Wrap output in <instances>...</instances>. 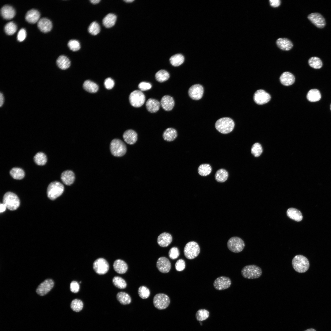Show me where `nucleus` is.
<instances>
[{"label":"nucleus","instance_id":"f704fd0d","mask_svg":"<svg viewBox=\"0 0 331 331\" xmlns=\"http://www.w3.org/2000/svg\"><path fill=\"white\" fill-rule=\"evenodd\" d=\"M228 177V173L225 169H221L218 170L215 175L216 180L219 182L225 181Z\"/></svg>","mask_w":331,"mask_h":331},{"label":"nucleus","instance_id":"6e6d98bb","mask_svg":"<svg viewBox=\"0 0 331 331\" xmlns=\"http://www.w3.org/2000/svg\"><path fill=\"white\" fill-rule=\"evenodd\" d=\"M79 285L77 281H73L71 282L70 283V289L72 292L77 293L79 291Z\"/></svg>","mask_w":331,"mask_h":331},{"label":"nucleus","instance_id":"72a5a7b5","mask_svg":"<svg viewBox=\"0 0 331 331\" xmlns=\"http://www.w3.org/2000/svg\"><path fill=\"white\" fill-rule=\"evenodd\" d=\"M117 300L122 304L126 305L129 304L131 302V298L127 293L124 292H118L116 296Z\"/></svg>","mask_w":331,"mask_h":331},{"label":"nucleus","instance_id":"338daca9","mask_svg":"<svg viewBox=\"0 0 331 331\" xmlns=\"http://www.w3.org/2000/svg\"><path fill=\"white\" fill-rule=\"evenodd\" d=\"M330 110H331V104H330Z\"/></svg>","mask_w":331,"mask_h":331},{"label":"nucleus","instance_id":"423d86ee","mask_svg":"<svg viewBox=\"0 0 331 331\" xmlns=\"http://www.w3.org/2000/svg\"><path fill=\"white\" fill-rule=\"evenodd\" d=\"M110 150L113 156L120 157L125 154L127 148L125 143L122 140L115 139H113L110 143Z\"/></svg>","mask_w":331,"mask_h":331},{"label":"nucleus","instance_id":"20e7f679","mask_svg":"<svg viewBox=\"0 0 331 331\" xmlns=\"http://www.w3.org/2000/svg\"><path fill=\"white\" fill-rule=\"evenodd\" d=\"M64 190V187L62 184L57 181H53L48 186L47 196L50 199L53 200L61 196Z\"/></svg>","mask_w":331,"mask_h":331},{"label":"nucleus","instance_id":"4be33fe9","mask_svg":"<svg viewBox=\"0 0 331 331\" xmlns=\"http://www.w3.org/2000/svg\"><path fill=\"white\" fill-rule=\"evenodd\" d=\"M1 13L2 17L6 20H10L15 16V11L11 6L6 5L3 6L1 10Z\"/></svg>","mask_w":331,"mask_h":331},{"label":"nucleus","instance_id":"49530a36","mask_svg":"<svg viewBox=\"0 0 331 331\" xmlns=\"http://www.w3.org/2000/svg\"><path fill=\"white\" fill-rule=\"evenodd\" d=\"M4 30L5 32L8 35L14 34L17 30L16 25L13 22L8 23L5 25Z\"/></svg>","mask_w":331,"mask_h":331},{"label":"nucleus","instance_id":"5fc2aeb1","mask_svg":"<svg viewBox=\"0 0 331 331\" xmlns=\"http://www.w3.org/2000/svg\"><path fill=\"white\" fill-rule=\"evenodd\" d=\"M152 85L150 83L144 82L140 83L138 85V87L140 91L148 90L150 89Z\"/></svg>","mask_w":331,"mask_h":331},{"label":"nucleus","instance_id":"ea45409f","mask_svg":"<svg viewBox=\"0 0 331 331\" xmlns=\"http://www.w3.org/2000/svg\"><path fill=\"white\" fill-rule=\"evenodd\" d=\"M198 173L201 176H206L211 172L212 168L211 166L207 164L200 165L198 168Z\"/></svg>","mask_w":331,"mask_h":331},{"label":"nucleus","instance_id":"37998d69","mask_svg":"<svg viewBox=\"0 0 331 331\" xmlns=\"http://www.w3.org/2000/svg\"><path fill=\"white\" fill-rule=\"evenodd\" d=\"M70 307L74 311L78 312L80 311L83 307V303L80 299H75L71 302Z\"/></svg>","mask_w":331,"mask_h":331},{"label":"nucleus","instance_id":"5701e85b","mask_svg":"<svg viewBox=\"0 0 331 331\" xmlns=\"http://www.w3.org/2000/svg\"><path fill=\"white\" fill-rule=\"evenodd\" d=\"M40 14L35 9H31L28 11L25 16V19L29 23L34 24L40 20Z\"/></svg>","mask_w":331,"mask_h":331},{"label":"nucleus","instance_id":"09e8293b","mask_svg":"<svg viewBox=\"0 0 331 331\" xmlns=\"http://www.w3.org/2000/svg\"><path fill=\"white\" fill-rule=\"evenodd\" d=\"M138 293L139 296L142 299H146L150 295L149 289L145 286H141L138 288Z\"/></svg>","mask_w":331,"mask_h":331},{"label":"nucleus","instance_id":"69168bd1","mask_svg":"<svg viewBox=\"0 0 331 331\" xmlns=\"http://www.w3.org/2000/svg\"><path fill=\"white\" fill-rule=\"evenodd\" d=\"M124 1L126 2H133V1H134V0H124Z\"/></svg>","mask_w":331,"mask_h":331},{"label":"nucleus","instance_id":"39448f33","mask_svg":"<svg viewBox=\"0 0 331 331\" xmlns=\"http://www.w3.org/2000/svg\"><path fill=\"white\" fill-rule=\"evenodd\" d=\"M3 203L8 209L13 211L17 209L20 204V200L15 194L11 192L6 193L3 197Z\"/></svg>","mask_w":331,"mask_h":331},{"label":"nucleus","instance_id":"a19ab883","mask_svg":"<svg viewBox=\"0 0 331 331\" xmlns=\"http://www.w3.org/2000/svg\"><path fill=\"white\" fill-rule=\"evenodd\" d=\"M309 65L315 69L321 68L322 66V62L319 58L314 56L310 58L308 61Z\"/></svg>","mask_w":331,"mask_h":331},{"label":"nucleus","instance_id":"aec40b11","mask_svg":"<svg viewBox=\"0 0 331 331\" xmlns=\"http://www.w3.org/2000/svg\"><path fill=\"white\" fill-rule=\"evenodd\" d=\"M37 26L40 30L44 33L50 31L52 28L51 22L46 18H42L37 23Z\"/></svg>","mask_w":331,"mask_h":331},{"label":"nucleus","instance_id":"c03bdc74","mask_svg":"<svg viewBox=\"0 0 331 331\" xmlns=\"http://www.w3.org/2000/svg\"><path fill=\"white\" fill-rule=\"evenodd\" d=\"M112 282L114 285L119 289H124L127 286V284L125 281L120 277H114L112 279Z\"/></svg>","mask_w":331,"mask_h":331},{"label":"nucleus","instance_id":"7c9ffc66","mask_svg":"<svg viewBox=\"0 0 331 331\" xmlns=\"http://www.w3.org/2000/svg\"><path fill=\"white\" fill-rule=\"evenodd\" d=\"M116 19L117 17L116 15L112 13H109L103 19L102 23L106 28H110L115 25Z\"/></svg>","mask_w":331,"mask_h":331},{"label":"nucleus","instance_id":"0e129e2a","mask_svg":"<svg viewBox=\"0 0 331 331\" xmlns=\"http://www.w3.org/2000/svg\"><path fill=\"white\" fill-rule=\"evenodd\" d=\"M304 331H316L315 329L313 328L308 329Z\"/></svg>","mask_w":331,"mask_h":331},{"label":"nucleus","instance_id":"0eeeda50","mask_svg":"<svg viewBox=\"0 0 331 331\" xmlns=\"http://www.w3.org/2000/svg\"><path fill=\"white\" fill-rule=\"evenodd\" d=\"M200 252L199 245L195 241H190L187 243L184 249L185 256L189 260L194 259L197 257Z\"/></svg>","mask_w":331,"mask_h":331},{"label":"nucleus","instance_id":"c9c22d12","mask_svg":"<svg viewBox=\"0 0 331 331\" xmlns=\"http://www.w3.org/2000/svg\"><path fill=\"white\" fill-rule=\"evenodd\" d=\"M83 87L86 91L91 93H95L98 89V85L96 83L89 80L84 82L83 84Z\"/></svg>","mask_w":331,"mask_h":331},{"label":"nucleus","instance_id":"6e6552de","mask_svg":"<svg viewBox=\"0 0 331 331\" xmlns=\"http://www.w3.org/2000/svg\"><path fill=\"white\" fill-rule=\"evenodd\" d=\"M245 246L244 241L238 237L230 238L227 242L228 249L231 252L235 253H238L242 251Z\"/></svg>","mask_w":331,"mask_h":331},{"label":"nucleus","instance_id":"2f4dec72","mask_svg":"<svg viewBox=\"0 0 331 331\" xmlns=\"http://www.w3.org/2000/svg\"><path fill=\"white\" fill-rule=\"evenodd\" d=\"M307 99L311 102H315L319 101L321 95L319 91L317 89H312L308 92L306 95Z\"/></svg>","mask_w":331,"mask_h":331},{"label":"nucleus","instance_id":"c756f323","mask_svg":"<svg viewBox=\"0 0 331 331\" xmlns=\"http://www.w3.org/2000/svg\"><path fill=\"white\" fill-rule=\"evenodd\" d=\"M56 64L59 68L62 70H65L70 67L71 62L70 59L67 56L61 55L57 58L56 61Z\"/></svg>","mask_w":331,"mask_h":331},{"label":"nucleus","instance_id":"79ce46f5","mask_svg":"<svg viewBox=\"0 0 331 331\" xmlns=\"http://www.w3.org/2000/svg\"><path fill=\"white\" fill-rule=\"evenodd\" d=\"M34 160L35 163L39 166H43L45 165L47 161V158L46 155L42 152H39L35 155Z\"/></svg>","mask_w":331,"mask_h":331},{"label":"nucleus","instance_id":"e2e57ef3","mask_svg":"<svg viewBox=\"0 0 331 331\" xmlns=\"http://www.w3.org/2000/svg\"><path fill=\"white\" fill-rule=\"evenodd\" d=\"M91 2L93 4H97L101 0H90Z\"/></svg>","mask_w":331,"mask_h":331},{"label":"nucleus","instance_id":"473e14b6","mask_svg":"<svg viewBox=\"0 0 331 331\" xmlns=\"http://www.w3.org/2000/svg\"><path fill=\"white\" fill-rule=\"evenodd\" d=\"M176 130L172 128H168L164 132L163 137L164 139L167 141H171L174 140L177 136Z\"/></svg>","mask_w":331,"mask_h":331},{"label":"nucleus","instance_id":"3c124183","mask_svg":"<svg viewBox=\"0 0 331 331\" xmlns=\"http://www.w3.org/2000/svg\"><path fill=\"white\" fill-rule=\"evenodd\" d=\"M68 46L71 50L74 51H78L81 48L80 43L75 40H70L68 42Z\"/></svg>","mask_w":331,"mask_h":331},{"label":"nucleus","instance_id":"bf43d9fd","mask_svg":"<svg viewBox=\"0 0 331 331\" xmlns=\"http://www.w3.org/2000/svg\"><path fill=\"white\" fill-rule=\"evenodd\" d=\"M270 5L273 7H277L280 6L281 1L280 0H270L269 1Z\"/></svg>","mask_w":331,"mask_h":331},{"label":"nucleus","instance_id":"8fccbe9b","mask_svg":"<svg viewBox=\"0 0 331 331\" xmlns=\"http://www.w3.org/2000/svg\"><path fill=\"white\" fill-rule=\"evenodd\" d=\"M252 154L256 157L260 156L262 152V148L261 145L258 143H254L252 146Z\"/></svg>","mask_w":331,"mask_h":331},{"label":"nucleus","instance_id":"2eb2a0df","mask_svg":"<svg viewBox=\"0 0 331 331\" xmlns=\"http://www.w3.org/2000/svg\"><path fill=\"white\" fill-rule=\"evenodd\" d=\"M308 19L316 27L319 28H323L326 25L325 20L320 13H314L309 14L307 17Z\"/></svg>","mask_w":331,"mask_h":331},{"label":"nucleus","instance_id":"393cba45","mask_svg":"<svg viewBox=\"0 0 331 331\" xmlns=\"http://www.w3.org/2000/svg\"><path fill=\"white\" fill-rule=\"evenodd\" d=\"M113 267L114 270L120 274L125 273L128 269L127 263L121 259H117L113 263Z\"/></svg>","mask_w":331,"mask_h":331},{"label":"nucleus","instance_id":"cd10ccee","mask_svg":"<svg viewBox=\"0 0 331 331\" xmlns=\"http://www.w3.org/2000/svg\"><path fill=\"white\" fill-rule=\"evenodd\" d=\"M160 105V102L158 100L152 98L148 99L146 104L147 109L151 113H155L158 111Z\"/></svg>","mask_w":331,"mask_h":331},{"label":"nucleus","instance_id":"a18cd8bd","mask_svg":"<svg viewBox=\"0 0 331 331\" xmlns=\"http://www.w3.org/2000/svg\"><path fill=\"white\" fill-rule=\"evenodd\" d=\"M209 315V312L207 310L204 309H200L196 313V318L197 320L202 321L207 318Z\"/></svg>","mask_w":331,"mask_h":331},{"label":"nucleus","instance_id":"e433bc0d","mask_svg":"<svg viewBox=\"0 0 331 331\" xmlns=\"http://www.w3.org/2000/svg\"><path fill=\"white\" fill-rule=\"evenodd\" d=\"M10 174L13 178L17 180L22 179L25 175L24 171L22 169L18 167L12 168L10 170Z\"/></svg>","mask_w":331,"mask_h":331},{"label":"nucleus","instance_id":"c85d7f7f","mask_svg":"<svg viewBox=\"0 0 331 331\" xmlns=\"http://www.w3.org/2000/svg\"><path fill=\"white\" fill-rule=\"evenodd\" d=\"M287 214L290 218L297 222L301 221L303 218L301 211L294 208H288L287 210Z\"/></svg>","mask_w":331,"mask_h":331},{"label":"nucleus","instance_id":"680f3d73","mask_svg":"<svg viewBox=\"0 0 331 331\" xmlns=\"http://www.w3.org/2000/svg\"><path fill=\"white\" fill-rule=\"evenodd\" d=\"M6 208V206L3 203H1L0 205V213L3 212L4 211H5Z\"/></svg>","mask_w":331,"mask_h":331},{"label":"nucleus","instance_id":"f8f14e48","mask_svg":"<svg viewBox=\"0 0 331 331\" xmlns=\"http://www.w3.org/2000/svg\"><path fill=\"white\" fill-rule=\"evenodd\" d=\"M231 283V280L228 277L221 276L217 278L214 280L213 285L216 289L220 291L228 288Z\"/></svg>","mask_w":331,"mask_h":331},{"label":"nucleus","instance_id":"13d9d810","mask_svg":"<svg viewBox=\"0 0 331 331\" xmlns=\"http://www.w3.org/2000/svg\"><path fill=\"white\" fill-rule=\"evenodd\" d=\"M114 83L113 80L110 78H107L104 82L105 87L108 89H112L113 87Z\"/></svg>","mask_w":331,"mask_h":331},{"label":"nucleus","instance_id":"58836bf2","mask_svg":"<svg viewBox=\"0 0 331 331\" xmlns=\"http://www.w3.org/2000/svg\"><path fill=\"white\" fill-rule=\"evenodd\" d=\"M155 78L158 82H162L168 79L169 78V74L167 71L161 70L156 73Z\"/></svg>","mask_w":331,"mask_h":331},{"label":"nucleus","instance_id":"6ab92c4d","mask_svg":"<svg viewBox=\"0 0 331 331\" xmlns=\"http://www.w3.org/2000/svg\"><path fill=\"white\" fill-rule=\"evenodd\" d=\"M172 237L169 233L164 232L160 234L158 237L157 241L158 245L162 247L168 246L172 242Z\"/></svg>","mask_w":331,"mask_h":331},{"label":"nucleus","instance_id":"ddd939ff","mask_svg":"<svg viewBox=\"0 0 331 331\" xmlns=\"http://www.w3.org/2000/svg\"><path fill=\"white\" fill-rule=\"evenodd\" d=\"M271 97L268 93L262 89L257 90L254 93L253 99L254 101L258 105H263L268 102Z\"/></svg>","mask_w":331,"mask_h":331},{"label":"nucleus","instance_id":"f3484780","mask_svg":"<svg viewBox=\"0 0 331 331\" xmlns=\"http://www.w3.org/2000/svg\"><path fill=\"white\" fill-rule=\"evenodd\" d=\"M156 267L158 270L163 273L168 272L171 268V264L169 260L165 257H159L156 263Z\"/></svg>","mask_w":331,"mask_h":331},{"label":"nucleus","instance_id":"4c0bfd02","mask_svg":"<svg viewBox=\"0 0 331 331\" xmlns=\"http://www.w3.org/2000/svg\"><path fill=\"white\" fill-rule=\"evenodd\" d=\"M170 63L175 67L180 66L184 61V56L180 54H177L172 56L169 59Z\"/></svg>","mask_w":331,"mask_h":331},{"label":"nucleus","instance_id":"412c9836","mask_svg":"<svg viewBox=\"0 0 331 331\" xmlns=\"http://www.w3.org/2000/svg\"><path fill=\"white\" fill-rule=\"evenodd\" d=\"M124 141L130 145L134 144L137 140V134L133 130L129 129L126 131L123 134Z\"/></svg>","mask_w":331,"mask_h":331},{"label":"nucleus","instance_id":"4468645a","mask_svg":"<svg viewBox=\"0 0 331 331\" xmlns=\"http://www.w3.org/2000/svg\"><path fill=\"white\" fill-rule=\"evenodd\" d=\"M54 282L51 279L45 280L38 287L36 292L40 296H44L50 291L53 287Z\"/></svg>","mask_w":331,"mask_h":331},{"label":"nucleus","instance_id":"7ed1b4c3","mask_svg":"<svg viewBox=\"0 0 331 331\" xmlns=\"http://www.w3.org/2000/svg\"><path fill=\"white\" fill-rule=\"evenodd\" d=\"M242 276L248 279H255L259 278L262 274L261 269L258 266L251 264L244 266L241 271Z\"/></svg>","mask_w":331,"mask_h":331},{"label":"nucleus","instance_id":"b1692460","mask_svg":"<svg viewBox=\"0 0 331 331\" xmlns=\"http://www.w3.org/2000/svg\"><path fill=\"white\" fill-rule=\"evenodd\" d=\"M61 178L65 184L70 185L72 184L74 181V174L71 170H66L61 174Z\"/></svg>","mask_w":331,"mask_h":331},{"label":"nucleus","instance_id":"a878e982","mask_svg":"<svg viewBox=\"0 0 331 331\" xmlns=\"http://www.w3.org/2000/svg\"><path fill=\"white\" fill-rule=\"evenodd\" d=\"M280 78L281 84L285 86H289L292 85L295 81L294 75L289 72L283 73Z\"/></svg>","mask_w":331,"mask_h":331},{"label":"nucleus","instance_id":"1a4fd4ad","mask_svg":"<svg viewBox=\"0 0 331 331\" xmlns=\"http://www.w3.org/2000/svg\"><path fill=\"white\" fill-rule=\"evenodd\" d=\"M170 300L167 295L163 293L156 295L153 299L154 307L158 310H163L167 308L169 304Z\"/></svg>","mask_w":331,"mask_h":331},{"label":"nucleus","instance_id":"f03ea898","mask_svg":"<svg viewBox=\"0 0 331 331\" xmlns=\"http://www.w3.org/2000/svg\"><path fill=\"white\" fill-rule=\"evenodd\" d=\"M292 265L294 269L299 273L306 272L309 267L308 259L301 255H297L294 257L292 261Z\"/></svg>","mask_w":331,"mask_h":331},{"label":"nucleus","instance_id":"a211bd4d","mask_svg":"<svg viewBox=\"0 0 331 331\" xmlns=\"http://www.w3.org/2000/svg\"><path fill=\"white\" fill-rule=\"evenodd\" d=\"M160 103L162 108L166 111L172 110L175 104L173 97L168 95H165L162 97Z\"/></svg>","mask_w":331,"mask_h":331},{"label":"nucleus","instance_id":"9d476101","mask_svg":"<svg viewBox=\"0 0 331 331\" xmlns=\"http://www.w3.org/2000/svg\"><path fill=\"white\" fill-rule=\"evenodd\" d=\"M129 100L132 106L135 107H139L144 104L145 97L141 91L135 90L130 93Z\"/></svg>","mask_w":331,"mask_h":331},{"label":"nucleus","instance_id":"dca6fc26","mask_svg":"<svg viewBox=\"0 0 331 331\" xmlns=\"http://www.w3.org/2000/svg\"><path fill=\"white\" fill-rule=\"evenodd\" d=\"M204 93L203 86L199 84L192 86L189 89L188 93L189 97L194 100H199L202 97Z\"/></svg>","mask_w":331,"mask_h":331},{"label":"nucleus","instance_id":"f257e3e1","mask_svg":"<svg viewBox=\"0 0 331 331\" xmlns=\"http://www.w3.org/2000/svg\"><path fill=\"white\" fill-rule=\"evenodd\" d=\"M234 125L233 120L229 117L220 118L215 123L216 129L223 134H227L231 132L234 128Z\"/></svg>","mask_w":331,"mask_h":331},{"label":"nucleus","instance_id":"603ef678","mask_svg":"<svg viewBox=\"0 0 331 331\" xmlns=\"http://www.w3.org/2000/svg\"><path fill=\"white\" fill-rule=\"evenodd\" d=\"M180 254L178 248L176 247H174L171 248L169 252V257L173 260L177 259L179 256Z\"/></svg>","mask_w":331,"mask_h":331},{"label":"nucleus","instance_id":"864d4df0","mask_svg":"<svg viewBox=\"0 0 331 331\" xmlns=\"http://www.w3.org/2000/svg\"><path fill=\"white\" fill-rule=\"evenodd\" d=\"M185 267V261L182 259L178 260L175 264V268L178 271H181L183 270Z\"/></svg>","mask_w":331,"mask_h":331},{"label":"nucleus","instance_id":"bb28decb","mask_svg":"<svg viewBox=\"0 0 331 331\" xmlns=\"http://www.w3.org/2000/svg\"><path fill=\"white\" fill-rule=\"evenodd\" d=\"M276 44L278 48L284 51H289L293 46L292 42L288 39L285 38H278L276 41Z\"/></svg>","mask_w":331,"mask_h":331},{"label":"nucleus","instance_id":"052dcab7","mask_svg":"<svg viewBox=\"0 0 331 331\" xmlns=\"http://www.w3.org/2000/svg\"><path fill=\"white\" fill-rule=\"evenodd\" d=\"M5 97L2 92H0V107H2L4 104L5 102Z\"/></svg>","mask_w":331,"mask_h":331},{"label":"nucleus","instance_id":"9b49d317","mask_svg":"<svg viewBox=\"0 0 331 331\" xmlns=\"http://www.w3.org/2000/svg\"><path fill=\"white\" fill-rule=\"evenodd\" d=\"M108 262L105 259L100 258L96 259L93 264V268L95 272L99 275L106 274L109 269Z\"/></svg>","mask_w":331,"mask_h":331},{"label":"nucleus","instance_id":"de8ad7c7","mask_svg":"<svg viewBox=\"0 0 331 331\" xmlns=\"http://www.w3.org/2000/svg\"><path fill=\"white\" fill-rule=\"evenodd\" d=\"M88 31L92 35H97L100 31V27L99 24L96 21L92 22L89 26Z\"/></svg>","mask_w":331,"mask_h":331},{"label":"nucleus","instance_id":"4d7b16f0","mask_svg":"<svg viewBox=\"0 0 331 331\" xmlns=\"http://www.w3.org/2000/svg\"><path fill=\"white\" fill-rule=\"evenodd\" d=\"M26 36V32L25 30L22 28L18 32L17 35V39L20 42L23 41Z\"/></svg>","mask_w":331,"mask_h":331}]
</instances>
